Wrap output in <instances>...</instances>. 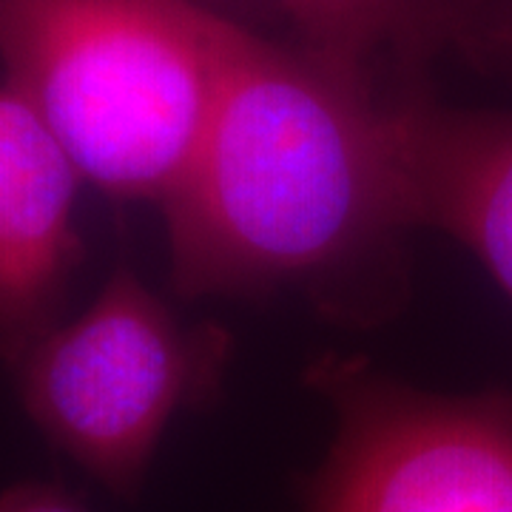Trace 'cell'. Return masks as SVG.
<instances>
[{"mask_svg":"<svg viewBox=\"0 0 512 512\" xmlns=\"http://www.w3.org/2000/svg\"><path fill=\"white\" fill-rule=\"evenodd\" d=\"M163 217L183 296L342 271L410 228L393 106L373 97L365 74L237 26L208 126Z\"/></svg>","mask_w":512,"mask_h":512,"instance_id":"obj_1","label":"cell"},{"mask_svg":"<svg viewBox=\"0 0 512 512\" xmlns=\"http://www.w3.org/2000/svg\"><path fill=\"white\" fill-rule=\"evenodd\" d=\"M237 23L188 0H0V63L83 183L163 208L220 92Z\"/></svg>","mask_w":512,"mask_h":512,"instance_id":"obj_2","label":"cell"},{"mask_svg":"<svg viewBox=\"0 0 512 512\" xmlns=\"http://www.w3.org/2000/svg\"><path fill=\"white\" fill-rule=\"evenodd\" d=\"M217 348L117 268L86 311L20 356V399L57 450L111 493L134 495L168 421L217 367Z\"/></svg>","mask_w":512,"mask_h":512,"instance_id":"obj_3","label":"cell"},{"mask_svg":"<svg viewBox=\"0 0 512 512\" xmlns=\"http://www.w3.org/2000/svg\"><path fill=\"white\" fill-rule=\"evenodd\" d=\"M311 379L339 433L308 512H512L510 396L424 393L336 356Z\"/></svg>","mask_w":512,"mask_h":512,"instance_id":"obj_4","label":"cell"},{"mask_svg":"<svg viewBox=\"0 0 512 512\" xmlns=\"http://www.w3.org/2000/svg\"><path fill=\"white\" fill-rule=\"evenodd\" d=\"M69 154L9 83H0V353L18 362L52 330L83 248Z\"/></svg>","mask_w":512,"mask_h":512,"instance_id":"obj_5","label":"cell"},{"mask_svg":"<svg viewBox=\"0 0 512 512\" xmlns=\"http://www.w3.org/2000/svg\"><path fill=\"white\" fill-rule=\"evenodd\" d=\"M410 228H436L478 256L512 302V111L393 103Z\"/></svg>","mask_w":512,"mask_h":512,"instance_id":"obj_6","label":"cell"},{"mask_svg":"<svg viewBox=\"0 0 512 512\" xmlns=\"http://www.w3.org/2000/svg\"><path fill=\"white\" fill-rule=\"evenodd\" d=\"M302 37V49L365 74L387 43L413 26L416 0H276Z\"/></svg>","mask_w":512,"mask_h":512,"instance_id":"obj_7","label":"cell"},{"mask_svg":"<svg viewBox=\"0 0 512 512\" xmlns=\"http://www.w3.org/2000/svg\"><path fill=\"white\" fill-rule=\"evenodd\" d=\"M0 512H86L55 484H15L0 495Z\"/></svg>","mask_w":512,"mask_h":512,"instance_id":"obj_8","label":"cell"}]
</instances>
